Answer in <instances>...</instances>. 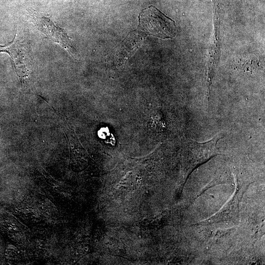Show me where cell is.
Here are the masks:
<instances>
[{
	"instance_id": "1",
	"label": "cell",
	"mask_w": 265,
	"mask_h": 265,
	"mask_svg": "<svg viewBox=\"0 0 265 265\" xmlns=\"http://www.w3.org/2000/svg\"><path fill=\"white\" fill-rule=\"evenodd\" d=\"M140 24L149 34L161 38L175 36V22L153 5L144 9L139 16Z\"/></svg>"
},
{
	"instance_id": "2",
	"label": "cell",
	"mask_w": 265,
	"mask_h": 265,
	"mask_svg": "<svg viewBox=\"0 0 265 265\" xmlns=\"http://www.w3.org/2000/svg\"><path fill=\"white\" fill-rule=\"evenodd\" d=\"M36 22L39 30L46 35L47 38L59 44L72 56L78 57V53L63 29L55 25L47 17H38Z\"/></svg>"
},
{
	"instance_id": "3",
	"label": "cell",
	"mask_w": 265,
	"mask_h": 265,
	"mask_svg": "<svg viewBox=\"0 0 265 265\" xmlns=\"http://www.w3.org/2000/svg\"><path fill=\"white\" fill-rule=\"evenodd\" d=\"M9 54L12 60L15 70L21 83H24L29 79V71L25 63L24 48L18 40L17 33L12 42L8 44L0 45V53Z\"/></svg>"
}]
</instances>
